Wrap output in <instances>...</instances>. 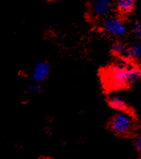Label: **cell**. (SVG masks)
<instances>
[{
    "mask_svg": "<svg viewBox=\"0 0 141 159\" xmlns=\"http://www.w3.org/2000/svg\"><path fill=\"white\" fill-rule=\"evenodd\" d=\"M132 61L125 56L116 57L106 75V79L111 87H129L140 80L141 70L136 68Z\"/></svg>",
    "mask_w": 141,
    "mask_h": 159,
    "instance_id": "obj_1",
    "label": "cell"
},
{
    "mask_svg": "<svg viewBox=\"0 0 141 159\" xmlns=\"http://www.w3.org/2000/svg\"><path fill=\"white\" fill-rule=\"evenodd\" d=\"M136 147L137 149L138 152L141 154V135L137 137L136 140Z\"/></svg>",
    "mask_w": 141,
    "mask_h": 159,
    "instance_id": "obj_12",
    "label": "cell"
},
{
    "mask_svg": "<svg viewBox=\"0 0 141 159\" xmlns=\"http://www.w3.org/2000/svg\"><path fill=\"white\" fill-rule=\"evenodd\" d=\"M109 126L111 131L116 135L125 136L133 132L136 124L134 118L129 112H117L112 117Z\"/></svg>",
    "mask_w": 141,
    "mask_h": 159,
    "instance_id": "obj_2",
    "label": "cell"
},
{
    "mask_svg": "<svg viewBox=\"0 0 141 159\" xmlns=\"http://www.w3.org/2000/svg\"><path fill=\"white\" fill-rule=\"evenodd\" d=\"M101 30L108 35L117 38L123 37L127 34L128 29L124 21L118 16L109 15L102 19Z\"/></svg>",
    "mask_w": 141,
    "mask_h": 159,
    "instance_id": "obj_3",
    "label": "cell"
},
{
    "mask_svg": "<svg viewBox=\"0 0 141 159\" xmlns=\"http://www.w3.org/2000/svg\"><path fill=\"white\" fill-rule=\"evenodd\" d=\"M109 106L118 112H129V108L124 98L117 94H111L107 98Z\"/></svg>",
    "mask_w": 141,
    "mask_h": 159,
    "instance_id": "obj_6",
    "label": "cell"
},
{
    "mask_svg": "<svg viewBox=\"0 0 141 159\" xmlns=\"http://www.w3.org/2000/svg\"><path fill=\"white\" fill-rule=\"evenodd\" d=\"M114 7L122 15L131 14L136 8V0H113Z\"/></svg>",
    "mask_w": 141,
    "mask_h": 159,
    "instance_id": "obj_7",
    "label": "cell"
},
{
    "mask_svg": "<svg viewBox=\"0 0 141 159\" xmlns=\"http://www.w3.org/2000/svg\"><path fill=\"white\" fill-rule=\"evenodd\" d=\"M113 0H92L88 7V14L94 20L104 19L111 10Z\"/></svg>",
    "mask_w": 141,
    "mask_h": 159,
    "instance_id": "obj_4",
    "label": "cell"
},
{
    "mask_svg": "<svg viewBox=\"0 0 141 159\" xmlns=\"http://www.w3.org/2000/svg\"><path fill=\"white\" fill-rule=\"evenodd\" d=\"M128 46L121 40H115L111 45V52L116 57L125 56L126 55Z\"/></svg>",
    "mask_w": 141,
    "mask_h": 159,
    "instance_id": "obj_9",
    "label": "cell"
},
{
    "mask_svg": "<svg viewBox=\"0 0 141 159\" xmlns=\"http://www.w3.org/2000/svg\"><path fill=\"white\" fill-rule=\"evenodd\" d=\"M40 159H50V158H49V157H41V158Z\"/></svg>",
    "mask_w": 141,
    "mask_h": 159,
    "instance_id": "obj_13",
    "label": "cell"
},
{
    "mask_svg": "<svg viewBox=\"0 0 141 159\" xmlns=\"http://www.w3.org/2000/svg\"><path fill=\"white\" fill-rule=\"evenodd\" d=\"M141 56V40H136L127 48L125 57L131 60H136Z\"/></svg>",
    "mask_w": 141,
    "mask_h": 159,
    "instance_id": "obj_8",
    "label": "cell"
},
{
    "mask_svg": "<svg viewBox=\"0 0 141 159\" xmlns=\"http://www.w3.org/2000/svg\"><path fill=\"white\" fill-rule=\"evenodd\" d=\"M132 33L138 40H141V21H137L133 24Z\"/></svg>",
    "mask_w": 141,
    "mask_h": 159,
    "instance_id": "obj_10",
    "label": "cell"
},
{
    "mask_svg": "<svg viewBox=\"0 0 141 159\" xmlns=\"http://www.w3.org/2000/svg\"><path fill=\"white\" fill-rule=\"evenodd\" d=\"M40 91V86L39 83L34 82V84L30 85L28 86V93H36Z\"/></svg>",
    "mask_w": 141,
    "mask_h": 159,
    "instance_id": "obj_11",
    "label": "cell"
},
{
    "mask_svg": "<svg viewBox=\"0 0 141 159\" xmlns=\"http://www.w3.org/2000/svg\"><path fill=\"white\" fill-rule=\"evenodd\" d=\"M50 73V66L46 62H38L33 66L31 72L32 79L36 83H40L48 78Z\"/></svg>",
    "mask_w": 141,
    "mask_h": 159,
    "instance_id": "obj_5",
    "label": "cell"
}]
</instances>
